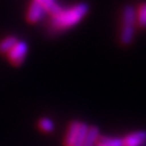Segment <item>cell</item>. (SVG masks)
<instances>
[{
  "mask_svg": "<svg viewBox=\"0 0 146 146\" xmlns=\"http://www.w3.org/2000/svg\"><path fill=\"white\" fill-rule=\"evenodd\" d=\"M79 123H80V121H73L70 123L66 137H65V146H74V143L76 141V137L78 134Z\"/></svg>",
  "mask_w": 146,
  "mask_h": 146,
  "instance_id": "52a82bcc",
  "label": "cell"
},
{
  "mask_svg": "<svg viewBox=\"0 0 146 146\" xmlns=\"http://www.w3.org/2000/svg\"><path fill=\"white\" fill-rule=\"evenodd\" d=\"M39 127H40V129L42 131H44V132H52L54 130V122H53L51 119H49V118H42L40 121H39Z\"/></svg>",
  "mask_w": 146,
  "mask_h": 146,
  "instance_id": "5bb4252c",
  "label": "cell"
},
{
  "mask_svg": "<svg viewBox=\"0 0 146 146\" xmlns=\"http://www.w3.org/2000/svg\"><path fill=\"white\" fill-rule=\"evenodd\" d=\"M100 136L101 135H100L99 128L95 127V125H91V127L89 128L88 134H87L86 139H84V144L81 146H95V144H96V142H98Z\"/></svg>",
  "mask_w": 146,
  "mask_h": 146,
  "instance_id": "9c48e42d",
  "label": "cell"
},
{
  "mask_svg": "<svg viewBox=\"0 0 146 146\" xmlns=\"http://www.w3.org/2000/svg\"><path fill=\"white\" fill-rule=\"evenodd\" d=\"M46 14H47L46 9L40 3H38L37 1L33 0L29 8H28V11H27V21L29 23L35 24V23H38V22L41 21L42 19L46 16Z\"/></svg>",
  "mask_w": 146,
  "mask_h": 146,
  "instance_id": "3957f363",
  "label": "cell"
},
{
  "mask_svg": "<svg viewBox=\"0 0 146 146\" xmlns=\"http://www.w3.org/2000/svg\"><path fill=\"white\" fill-rule=\"evenodd\" d=\"M19 41L17 37L15 36H8L5 39H2L0 41V53L2 54H8L12 48L16 44V42Z\"/></svg>",
  "mask_w": 146,
  "mask_h": 146,
  "instance_id": "8fae6325",
  "label": "cell"
},
{
  "mask_svg": "<svg viewBox=\"0 0 146 146\" xmlns=\"http://www.w3.org/2000/svg\"><path fill=\"white\" fill-rule=\"evenodd\" d=\"M27 52H28V44H27V42L17 41L15 46L8 52V58H9L10 62L13 65L20 66L25 61Z\"/></svg>",
  "mask_w": 146,
  "mask_h": 146,
  "instance_id": "7a4b0ae2",
  "label": "cell"
},
{
  "mask_svg": "<svg viewBox=\"0 0 146 146\" xmlns=\"http://www.w3.org/2000/svg\"><path fill=\"white\" fill-rule=\"evenodd\" d=\"M122 26H134L136 25V9L131 5H127L122 10Z\"/></svg>",
  "mask_w": 146,
  "mask_h": 146,
  "instance_id": "5b68a950",
  "label": "cell"
},
{
  "mask_svg": "<svg viewBox=\"0 0 146 146\" xmlns=\"http://www.w3.org/2000/svg\"><path fill=\"white\" fill-rule=\"evenodd\" d=\"M122 140L123 146H146V130L134 131Z\"/></svg>",
  "mask_w": 146,
  "mask_h": 146,
  "instance_id": "277c9868",
  "label": "cell"
},
{
  "mask_svg": "<svg viewBox=\"0 0 146 146\" xmlns=\"http://www.w3.org/2000/svg\"><path fill=\"white\" fill-rule=\"evenodd\" d=\"M90 125H88L84 122H80L79 123V130H78V134H77V137H76V141L74 143V146H81L84 144V139L88 134V131Z\"/></svg>",
  "mask_w": 146,
  "mask_h": 146,
  "instance_id": "7c38bea8",
  "label": "cell"
},
{
  "mask_svg": "<svg viewBox=\"0 0 146 146\" xmlns=\"http://www.w3.org/2000/svg\"><path fill=\"white\" fill-rule=\"evenodd\" d=\"M35 1L40 3L46 9L47 13H50L51 15H54L62 10V7L60 5L58 0H35Z\"/></svg>",
  "mask_w": 146,
  "mask_h": 146,
  "instance_id": "ba28073f",
  "label": "cell"
},
{
  "mask_svg": "<svg viewBox=\"0 0 146 146\" xmlns=\"http://www.w3.org/2000/svg\"><path fill=\"white\" fill-rule=\"evenodd\" d=\"M136 23L143 28H146V3L142 5L136 12Z\"/></svg>",
  "mask_w": 146,
  "mask_h": 146,
  "instance_id": "4fadbf2b",
  "label": "cell"
},
{
  "mask_svg": "<svg viewBox=\"0 0 146 146\" xmlns=\"http://www.w3.org/2000/svg\"><path fill=\"white\" fill-rule=\"evenodd\" d=\"M95 146H123V140L121 137L100 136Z\"/></svg>",
  "mask_w": 146,
  "mask_h": 146,
  "instance_id": "30bf717a",
  "label": "cell"
},
{
  "mask_svg": "<svg viewBox=\"0 0 146 146\" xmlns=\"http://www.w3.org/2000/svg\"><path fill=\"white\" fill-rule=\"evenodd\" d=\"M90 5L87 2H80L68 9H62L58 13L52 15L50 26L55 31H64L76 26L88 14Z\"/></svg>",
  "mask_w": 146,
  "mask_h": 146,
  "instance_id": "6da1fadb",
  "label": "cell"
},
{
  "mask_svg": "<svg viewBox=\"0 0 146 146\" xmlns=\"http://www.w3.org/2000/svg\"><path fill=\"white\" fill-rule=\"evenodd\" d=\"M135 37V27L134 26H122L120 31L119 40L123 46H130Z\"/></svg>",
  "mask_w": 146,
  "mask_h": 146,
  "instance_id": "8992f818",
  "label": "cell"
}]
</instances>
